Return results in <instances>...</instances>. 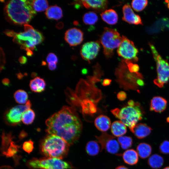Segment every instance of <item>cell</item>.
I'll list each match as a JSON object with an SVG mask.
<instances>
[{
    "label": "cell",
    "mask_w": 169,
    "mask_h": 169,
    "mask_svg": "<svg viewBox=\"0 0 169 169\" xmlns=\"http://www.w3.org/2000/svg\"><path fill=\"white\" fill-rule=\"evenodd\" d=\"M46 131L49 134L58 136L70 145L77 141L82 130V123L71 107L64 106L46 121Z\"/></svg>",
    "instance_id": "1"
},
{
    "label": "cell",
    "mask_w": 169,
    "mask_h": 169,
    "mask_svg": "<svg viewBox=\"0 0 169 169\" xmlns=\"http://www.w3.org/2000/svg\"><path fill=\"white\" fill-rule=\"evenodd\" d=\"M33 0H12L7 2L4 8L6 18L14 24H27L36 14Z\"/></svg>",
    "instance_id": "2"
},
{
    "label": "cell",
    "mask_w": 169,
    "mask_h": 169,
    "mask_svg": "<svg viewBox=\"0 0 169 169\" xmlns=\"http://www.w3.org/2000/svg\"><path fill=\"white\" fill-rule=\"evenodd\" d=\"M70 145L60 137L49 134L41 143V151L47 157L62 159L67 155Z\"/></svg>",
    "instance_id": "3"
},
{
    "label": "cell",
    "mask_w": 169,
    "mask_h": 169,
    "mask_svg": "<svg viewBox=\"0 0 169 169\" xmlns=\"http://www.w3.org/2000/svg\"><path fill=\"white\" fill-rule=\"evenodd\" d=\"M122 40V37L115 29L105 27L101 34L100 42L103 48V53L106 58H111L114 50L118 48Z\"/></svg>",
    "instance_id": "4"
},
{
    "label": "cell",
    "mask_w": 169,
    "mask_h": 169,
    "mask_svg": "<svg viewBox=\"0 0 169 169\" xmlns=\"http://www.w3.org/2000/svg\"><path fill=\"white\" fill-rule=\"evenodd\" d=\"M13 38V41L27 51L33 50L35 46L42 43L44 39L43 34L33 28L23 32L17 33Z\"/></svg>",
    "instance_id": "5"
},
{
    "label": "cell",
    "mask_w": 169,
    "mask_h": 169,
    "mask_svg": "<svg viewBox=\"0 0 169 169\" xmlns=\"http://www.w3.org/2000/svg\"><path fill=\"white\" fill-rule=\"evenodd\" d=\"M153 57L156 62L157 77L154 83L159 87H162L169 79V64L159 54L155 47L150 44Z\"/></svg>",
    "instance_id": "6"
},
{
    "label": "cell",
    "mask_w": 169,
    "mask_h": 169,
    "mask_svg": "<svg viewBox=\"0 0 169 169\" xmlns=\"http://www.w3.org/2000/svg\"><path fill=\"white\" fill-rule=\"evenodd\" d=\"M29 166L34 169H68L73 168L71 164L61 159L54 158H33L28 162Z\"/></svg>",
    "instance_id": "7"
},
{
    "label": "cell",
    "mask_w": 169,
    "mask_h": 169,
    "mask_svg": "<svg viewBox=\"0 0 169 169\" xmlns=\"http://www.w3.org/2000/svg\"><path fill=\"white\" fill-rule=\"evenodd\" d=\"M117 118L128 126L133 133L137 123L142 119V114L138 105L128 106L120 110Z\"/></svg>",
    "instance_id": "8"
},
{
    "label": "cell",
    "mask_w": 169,
    "mask_h": 169,
    "mask_svg": "<svg viewBox=\"0 0 169 169\" xmlns=\"http://www.w3.org/2000/svg\"><path fill=\"white\" fill-rule=\"evenodd\" d=\"M118 48L117 53L118 55L125 60L136 62L138 60L136 56L138 49L135 47L133 42L124 36Z\"/></svg>",
    "instance_id": "9"
},
{
    "label": "cell",
    "mask_w": 169,
    "mask_h": 169,
    "mask_svg": "<svg viewBox=\"0 0 169 169\" xmlns=\"http://www.w3.org/2000/svg\"><path fill=\"white\" fill-rule=\"evenodd\" d=\"M31 105L30 101L28 100L24 105H19L12 107L5 113L4 117L5 121L10 125L18 124L22 121L23 113L30 109Z\"/></svg>",
    "instance_id": "10"
},
{
    "label": "cell",
    "mask_w": 169,
    "mask_h": 169,
    "mask_svg": "<svg viewBox=\"0 0 169 169\" xmlns=\"http://www.w3.org/2000/svg\"><path fill=\"white\" fill-rule=\"evenodd\" d=\"M95 137L101 145V150L105 149L112 154H115L118 152L119 144L115 136L103 133L100 136H95Z\"/></svg>",
    "instance_id": "11"
},
{
    "label": "cell",
    "mask_w": 169,
    "mask_h": 169,
    "mask_svg": "<svg viewBox=\"0 0 169 169\" xmlns=\"http://www.w3.org/2000/svg\"><path fill=\"white\" fill-rule=\"evenodd\" d=\"M100 43L99 41H96L84 44L80 50V54L82 58L88 62L94 59L100 50Z\"/></svg>",
    "instance_id": "12"
},
{
    "label": "cell",
    "mask_w": 169,
    "mask_h": 169,
    "mask_svg": "<svg viewBox=\"0 0 169 169\" xmlns=\"http://www.w3.org/2000/svg\"><path fill=\"white\" fill-rule=\"evenodd\" d=\"M64 39L70 46H76L80 44L83 41V33L79 29L72 28L66 32Z\"/></svg>",
    "instance_id": "13"
},
{
    "label": "cell",
    "mask_w": 169,
    "mask_h": 169,
    "mask_svg": "<svg viewBox=\"0 0 169 169\" xmlns=\"http://www.w3.org/2000/svg\"><path fill=\"white\" fill-rule=\"evenodd\" d=\"M123 21L131 24H142L140 17L136 14L128 4H125L123 7Z\"/></svg>",
    "instance_id": "14"
},
{
    "label": "cell",
    "mask_w": 169,
    "mask_h": 169,
    "mask_svg": "<svg viewBox=\"0 0 169 169\" xmlns=\"http://www.w3.org/2000/svg\"><path fill=\"white\" fill-rule=\"evenodd\" d=\"M79 1L85 8L92 9L97 12H102L105 11L107 8L108 4V1L105 0Z\"/></svg>",
    "instance_id": "15"
},
{
    "label": "cell",
    "mask_w": 169,
    "mask_h": 169,
    "mask_svg": "<svg viewBox=\"0 0 169 169\" xmlns=\"http://www.w3.org/2000/svg\"><path fill=\"white\" fill-rule=\"evenodd\" d=\"M167 102L163 98L156 96L151 100L150 110L156 112L160 113L164 111L166 107Z\"/></svg>",
    "instance_id": "16"
},
{
    "label": "cell",
    "mask_w": 169,
    "mask_h": 169,
    "mask_svg": "<svg viewBox=\"0 0 169 169\" xmlns=\"http://www.w3.org/2000/svg\"><path fill=\"white\" fill-rule=\"evenodd\" d=\"M151 128L145 124H137L134 129L133 133L139 139H143L151 133Z\"/></svg>",
    "instance_id": "17"
},
{
    "label": "cell",
    "mask_w": 169,
    "mask_h": 169,
    "mask_svg": "<svg viewBox=\"0 0 169 169\" xmlns=\"http://www.w3.org/2000/svg\"><path fill=\"white\" fill-rule=\"evenodd\" d=\"M102 19L109 25H113L117 23L118 16L116 11L113 9L106 10L100 14Z\"/></svg>",
    "instance_id": "18"
},
{
    "label": "cell",
    "mask_w": 169,
    "mask_h": 169,
    "mask_svg": "<svg viewBox=\"0 0 169 169\" xmlns=\"http://www.w3.org/2000/svg\"><path fill=\"white\" fill-rule=\"evenodd\" d=\"M95 124L96 128L99 131L104 132L110 128L111 122L109 118L104 115H100L96 118Z\"/></svg>",
    "instance_id": "19"
},
{
    "label": "cell",
    "mask_w": 169,
    "mask_h": 169,
    "mask_svg": "<svg viewBox=\"0 0 169 169\" xmlns=\"http://www.w3.org/2000/svg\"><path fill=\"white\" fill-rule=\"evenodd\" d=\"M122 157L125 163L131 165L137 164L139 160L137 152L133 149H128L125 151L122 155Z\"/></svg>",
    "instance_id": "20"
},
{
    "label": "cell",
    "mask_w": 169,
    "mask_h": 169,
    "mask_svg": "<svg viewBox=\"0 0 169 169\" xmlns=\"http://www.w3.org/2000/svg\"><path fill=\"white\" fill-rule=\"evenodd\" d=\"M46 83L44 80L40 77H37L31 80L29 86L31 90L33 92L40 93L45 89Z\"/></svg>",
    "instance_id": "21"
},
{
    "label": "cell",
    "mask_w": 169,
    "mask_h": 169,
    "mask_svg": "<svg viewBox=\"0 0 169 169\" xmlns=\"http://www.w3.org/2000/svg\"><path fill=\"white\" fill-rule=\"evenodd\" d=\"M111 131L114 136L119 137L122 136L126 133V127L121 121H116L112 123Z\"/></svg>",
    "instance_id": "22"
},
{
    "label": "cell",
    "mask_w": 169,
    "mask_h": 169,
    "mask_svg": "<svg viewBox=\"0 0 169 169\" xmlns=\"http://www.w3.org/2000/svg\"><path fill=\"white\" fill-rule=\"evenodd\" d=\"M45 15L49 19L58 20L63 17V12L61 8L57 5L51 6L46 10Z\"/></svg>",
    "instance_id": "23"
},
{
    "label": "cell",
    "mask_w": 169,
    "mask_h": 169,
    "mask_svg": "<svg viewBox=\"0 0 169 169\" xmlns=\"http://www.w3.org/2000/svg\"><path fill=\"white\" fill-rule=\"evenodd\" d=\"M136 150L139 156L141 158L145 159L150 155L152 148L149 144L146 143H141L137 146Z\"/></svg>",
    "instance_id": "24"
},
{
    "label": "cell",
    "mask_w": 169,
    "mask_h": 169,
    "mask_svg": "<svg viewBox=\"0 0 169 169\" xmlns=\"http://www.w3.org/2000/svg\"><path fill=\"white\" fill-rule=\"evenodd\" d=\"M148 165L153 169H158L162 166L164 163L163 157L159 155L154 154L148 159Z\"/></svg>",
    "instance_id": "25"
},
{
    "label": "cell",
    "mask_w": 169,
    "mask_h": 169,
    "mask_svg": "<svg viewBox=\"0 0 169 169\" xmlns=\"http://www.w3.org/2000/svg\"><path fill=\"white\" fill-rule=\"evenodd\" d=\"M85 150L89 155L94 156L97 155L99 153L100 150V147L98 142L95 141H91L87 144Z\"/></svg>",
    "instance_id": "26"
},
{
    "label": "cell",
    "mask_w": 169,
    "mask_h": 169,
    "mask_svg": "<svg viewBox=\"0 0 169 169\" xmlns=\"http://www.w3.org/2000/svg\"><path fill=\"white\" fill-rule=\"evenodd\" d=\"M98 16L97 14L93 11H89L85 13L83 17V22L87 25H94L98 21Z\"/></svg>",
    "instance_id": "27"
},
{
    "label": "cell",
    "mask_w": 169,
    "mask_h": 169,
    "mask_svg": "<svg viewBox=\"0 0 169 169\" xmlns=\"http://www.w3.org/2000/svg\"><path fill=\"white\" fill-rule=\"evenodd\" d=\"M14 97L16 101L19 104H26L27 101L28 95L24 90H21L16 91L14 94Z\"/></svg>",
    "instance_id": "28"
},
{
    "label": "cell",
    "mask_w": 169,
    "mask_h": 169,
    "mask_svg": "<svg viewBox=\"0 0 169 169\" xmlns=\"http://www.w3.org/2000/svg\"><path fill=\"white\" fill-rule=\"evenodd\" d=\"M32 6L36 12H42L47 10L48 8V3L47 1L45 0H33Z\"/></svg>",
    "instance_id": "29"
},
{
    "label": "cell",
    "mask_w": 169,
    "mask_h": 169,
    "mask_svg": "<svg viewBox=\"0 0 169 169\" xmlns=\"http://www.w3.org/2000/svg\"><path fill=\"white\" fill-rule=\"evenodd\" d=\"M35 116V113L34 111L29 109L23 113L22 116V121L25 125L30 124L34 120Z\"/></svg>",
    "instance_id": "30"
},
{
    "label": "cell",
    "mask_w": 169,
    "mask_h": 169,
    "mask_svg": "<svg viewBox=\"0 0 169 169\" xmlns=\"http://www.w3.org/2000/svg\"><path fill=\"white\" fill-rule=\"evenodd\" d=\"M117 141L121 147L124 150L131 147L133 143L132 138L128 136H121L118 137Z\"/></svg>",
    "instance_id": "31"
},
{
    "label": "cell",
    "mask_w": 169,
    "mask_h": 169,
    "mask_svg": "<svg viewBox=\"0 0 169 169\" xmlns=\"http://www.w3.org/2000/svg\"><path fill=\"white\" fill-rule=\"evenodd\" d=\"M148 1L143 0H134L131 2V6L134 10L137 12L143 10L147 5Z\"/></svg>",
    "instance_id": "32"
},
{
    "label": "cell",
    "mask_w": 169,
    "mask_h": 169,
    "mask_svg": "<svg viewBox=\"0 0 169 169\" xmlns=\"http://www.w3.org/2000/svg\"><path fill=\"white\" fill-rule=\"evenodd\" d=\"M160 152L162 154H169V141L165 140L163 141L159 146Z\"/></svg>",
    "instance_id": "33"
},
{
    "label": "cell",
    "mask_w": 169,
    "mask_h": 169,
    "mask_svg": "<svg viewBox=\"0 0 169 169\" xmlns=\"http://www.w3.org/2000/svg\"><path fill=\"white\" fill-rule=\"evenodd\" d=\"M124 61L126 64L128 69L131 73L138 72L139 67L137 64H133L132 62L128 60H125Z\"/></svg>",
    "instance_id": "34"
},
{
    "label": "cell",
    "mask_w": 169,
    "mask_h": 169,
    "mask_svg": "<svg viewBox=\"0 0 169 169\" xmlns=\"http://www.w3.org/2000/svg\"><path fill=\"white\" fill-rule=\"evenodd\" d=\"M18 146L14 144L13 142H12L6 152L4 153L7 156L11 157L14 155L18 151Z\"/></svg>",
    "instance_id": "35"
},
{
    "label": "cell",
    "mask_w": 169,
    "mask_h": 169,
    "mask_svg": "<svg viewBox=\"0 0 169 169\" xmlns=\"http://www.w3.org/2000/svg\"><path fill=\"white\" fill-rule=\"evenodd\" d=\"M23 148L25 152L30 153L33 149V142L31 140L25 141L23 144Z\"/></svg>",
    "instance_id": "36"
},
{
    "label": "cell",
    "mask_w": 169,
    "mask_h": 169,
    "mask_svg": "<svg viewBox=\"0 0 169 169\" xmlns=\"http://www.w3.org/2000/svg\"><path fill=\"white\" fill-rule=\"evenodd\" d=\"M46 61L48 63H54L56 64L58 62V58L54 53H51L47 55Z\"/></svg>",
    "instance_id": "37"
},
{
    "label": "cell",
    "mask_w": 169,
    "mask_h": 169,
    "mask_svg": "<svg viewBox=\"0 0 169 169\" xmlns=\"http://www.w3.org/2000/svg\"><path fill=\"white\" fill-rule=\"evenodd\" d=\"M1 70L3 69L5 63V56L4 52L1 47L0 48Z\"/></svg>",
    "instance_id": "38"
},
{
    "label": "cell",
    "mask_w": 169,
    "mask_h": 169,
    "mask_svg": "<svg viewBox=\"0 0 169 169\" xmlns=\"http://www.w3.org/2000/svg\"><path fill=\"white\" fill-rule=\"evenodd\" d=\"M117 97L119 100L123 101L126 98V94L125 92L121 91L118 93Z\"/></svg>",
    "instance_id": "39"
},
{
    "label": "cell",
    "mask_w": 169,
    "mask_h": 169,
    "mask_svg": "<svg viewBox=\"0 0 169 169\" xmlns=\"http://www.w3.org/2000/svg\"><path fill=\"white\" fill-rule=\"evenodd\" d=\"M48 66L49 69L50 70H54L56 68V64L54 63H49Z\"/></svg>",
    "instance_id": "40"
},
{
    "label": "cell",
    "mask_w": 169,
    "mask_h": 169,
    "mask_svg": "<svg viewBox=\"0 0 169 169\" xmlns=\"http://www.w3.org/2000/svg\"><path fill=\"white\" fill-rule=\"evenodd\" d=\"M5 33L8 36L14 37L17 33L14 32L12 30H7L5 32Z\"/></svg>",
    "instance_id": "41"
},
{
    "label": "cell",
    "mask_w": 169,
    "mask_h": 169,
    "mask_svg": "<svg viewBox=\"0 0 169 169\" xmlns=\"http://www.w3.org/2000/svg\"><path fill=\"white\" fill-rule=\"evenodd\" d=\"M19 61L21 64H23L26 63L27 61L26 58L24 56H22L20 57L19 59Z\"/></svg>",
    "instance_id": "42"
},
{
    "label": "cell",
    "mask_w": 169,
    "mask_h": 169,
    "mask_svg": "<svg viewBox=\"0 0 169 169\" xmlns=\"http://www.w3.org/2000/svg\"><path fill=\"white\" fill-rule=\"evenodd\" d=\"M111 80L109 79H104L102 83V84L103 85L106 86L110 84Z\"/></svg>",
    "instance_id": "43"
},
{
    "label": "cell",
    "mask_w": 169,
    "mask_h": 169,
    "mask_svg": "<svg viewBox=\"0 0 169 169\" xmlns=\"http://www.w3.org/2000/svg\"><path fill=\"white\" fill-rule=\"evenodd\" d=\"M24 26L25 31H27L30 29L33 28L31 26L28 24H24Z\"/></svg>",
    "instance_id": "44"
},
{
    "label": "cell",
    "mask_w": 169,
    "mask_h": 169,
    "mask_svg": "<svg viewBox=\"0 0 169 169\" xmlns=\"http://www.w3.org/2000/svg\"><path fill=\"white\" fill-rule=\"evenodd\" d=\"M136 83L138 85L141 86H142L144 85L143 81L140 79H138L136 81Z\"/></svg>",
    "instance_id": "45"
},
{
    "label": "cell",
    "mask_w": 169,
    "mask_h": 169,
    "mask_svg": "<svg viewBox=\"0 0 169 169\" xmlns=\"http://www.w3.org/2000/svg\"><path fill=\"white\" fill-rule=\"evenodd\" d=\"M128 104L129 106H134L136 105L135 102L133 100H130L128 102Z\"/></svg>",
    "instance_id": "46"
},
{
    "label": "cell",
    "mask_w": 169,
    "mask_h": 169,
    "mask_svg": "<svg viewBox=\"0 0 169 169\" xmlns=\"http://www.w3.org/2000/svg\"><path fill=\"white\" fill-rule=\"evenodd\" d=\"M3 83L5 85H8L9 83V81L8 79L5 78L3 80Z\"/></svg>",
    "instance_id": "47"
},
{
    "label": "cell",
    "mask_w": 169,
    "mask_h": 169,
    "mask_svg": "<svg viewBox=\"0 0 169 169\" xmlns=\"http://www.w3.org/2000/svg\"><path fill=\"white\" fill-rule=\"evenodd\" d=\"M115 169H128L124 166H120L117 167Z\"/></svg>",
    "instance_id": "48"
},
{
    "label": "cell",
    "mask_w": 169,
    "mask_h": 169,
    "mask_svg": "<svg viewBox=\"0 0 169 169\" xmlns=\"http://www.w3.org/2000/svg\"><path fill=\"white\" fill-rule=\"evenodd\" d=\"M27 54L28 56H31L33 55V52L32 50H29L27 51Z\"/></svg>",
    "instance_id": "49"
},
{
    "label": "cell",
    "mask_w": 169,
    "mask_h": 169,
    "mask_svg": "<svg viewBox=\"0 0 169 169\" xmlns=\"http://www.w3.org/2000/svg\"><path fill=\"white\" fill-rule=\"evenodd\" d=\"M165 2L167 3L168 8L169 9V0L166 1Z\"/></svg>",
    "instance_id": "50"
},
{
    "label": "cell",
    "mask_w": 169,
    "mask_h": 169,
    "mask_svg": "<svg viewBox=\"0 0 169 169\" xmlns=\"http://www.w3.org/2000/svg\"><path fill=\"white\" fill-rule=\"evenodd\" d=\"M163 169H169V166H167L165 167Z\"/></svg>",
    "instance_id": "51"
}]
</instances>
